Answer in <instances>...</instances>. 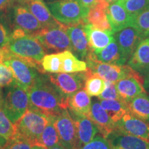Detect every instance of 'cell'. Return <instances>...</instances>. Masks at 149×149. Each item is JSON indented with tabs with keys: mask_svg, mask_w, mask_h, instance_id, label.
<instances>
[{
	"mask_svg": "<svg viewBox=\"0 0 149 149\" xmlns=\"http://www.w3.org/2000/svg\"><path fill=\"white\" fill-rule=\"evenodd\" d=\"M29 108L48 116H55L68 107V97L64 96L44 77L37 78L27 91Z\"/></svg>",
	"mask_w": 149,
	"mask_h": 149,
	"instance_id": "6da1fadb",
	"label": "cell"
},
{
	"mask_svg": "<svg viewBox=\"0 0 149 149\" xmlns=\"http://www.w3.org/2000/svg\"><path fill=\"white\" fill-rule=\"evenodd\" d=\"M49 120L48 115L29 108L15 123L16 133L27 139L33 146H38L40 136Z\"/></svg>",
	"mask_w": 149,
	"mask_h": 149,
	"instance_id": "7a4b0ae2",
	"label": "cell"
},
{
	"mask_svg": "<svg viewBox=\"0 0 149 149\" xmlns=\"http://www.w3.org/2000/svg\"><path fill=\"white\" fill-rule=\"evenodd\" d=\"M3 63L12 70L15 84L26 91L38 77L37 70L41 71L40 64L13 55L9 51Z\"/></svg>",
	"mask_w": 149,
	"mask_h": 149,
	"instance_id": "3957f363",
	"label": "cell"
},
{
	"mask_svg": "<svg viewBox=\"0 0 149 149\" xmlns=\"http://www.w3.org/2000/svg\"><path fill=\"white\" fill-rule=\"evenodd\" d=\"M87 68L91 73L100 76L106 81L116 83L117 81L139 73L128 65H117L102 62L97 59L95 54L90 50L85 59Z\"/></svg>",
	"mask_w": 149,
	"mask_h": 149,
	"instance_id": "277c9868",
	"label": "cell"
},
{
	"mask_svg": "<svg viewBox=\"0 0 149 149\" xmlns=\"http://www.w3.org/2000/svg\"><path fill=\"white\" fill-rule=\"evenodd\" d=\"M13 55L41 64L46 55V49L34 35L24 34L17 37H10L6 47Z\"/></svg>",
	"mask_w": 149,
	"mask_h": 149,
	"instance_id": "5b68a950",
	"label": "cell"
},
{
	"mask_svg": "<svg viewBox=\"0 0 149 149\" xmlns=\"http://www.w3.org/2000/svg\"><path fill=\"white\" fill-rule=\"evenodd\" d=\"M53 17L65 25L87 24L88 9L84 8L75 0H58L48 3Z\"/></svg>",
	"mask_w": 149,
	"mask_h": 149,
	"instance_id": "8992f818",
	"label": "cell"
},
{
	"mask_svg": "<svg viewBox=\"0 0 149 149\" xmlns=\"http://www.w3.org/2000/svg\"><path fill=\"white\" fill-rule=\"evenodd\" d=\"M67 25L59 22L55 26L44 27L33 35L41 42L46 50L62 52L72 51L69 37L66 33Z\"/></svg>",
	"mask_w": 149,
	"mask_h": 149,
	"instance_id": "52a82bcc",
	"label": "cell"
},
{
	"mask_svg": "<svg viewBox=\"0 0 149 149\" xmlns=\"http://www.w3.org/2000/svg\"><path fill=\"white\" fill-rule=\"evenodd\" d=\"M1 107L8 118L15 124L29 109L27 91L15 83L6 93Z\"/></svg>",
	"mask_w": 149,
	"mask_h": 149,
	"instance_id": "ba28073f",
	"label": "cell"
},
{
	"mask_svg": "<svg viewBox=\"0 0 149 149\" xmlns=\"http://www.w3.org/2000/svg\"><path fill=\"white\" fill-rule=\"evenodd\" d=\"M91 73V70L81 72H55L50 73L48 78L52 84L64 96L69 97L73 93L77 92L84 86L87 77Z\"/></svg>",
	"mask_w": 149,
	"mask_h": 149,
	"instance_id": "9c48e42d",
	"label": "cell"
},
{
	"mask_svg": "<svg viewBox=\"0 0 149 149\" xmlns=\"http://www.w3.org/2000/svg\"><path fill=\"white\" fill-rule=\"evenodd\" d=\"M53 123L61 145L66 149L80 148L75 123L68 109L53 116Z\"/></svg>",
	"mask_w": 149,
	"mask_h": 149,
	"instance_id": "30bf717a",
	"label": "cell"
},
{
	"mask_svg": "<svg viewBox=\"0 0 149 149\" xmlns=\"http://www.w3.org/2000/svg\"><path fill=\"white\" fill-rule=\"evenodd\" d=\"M114 38L118 45L123 64L131 57L137 46L144 38L138 31L133 27H127L114 33Z\"/></svg>",
	"mask_w": 149,
	"mask_h": 149,
	"instance_id": "8fae6325",
	"label": "cell"
},
{
	"mask_svg": "<svg viewBox=\"0 0 149 149\" xmlns=\"http://www.w3.org/2000/svg\"><path fill=\"white\" fill-rule=\"evenodd\" d=\"M144 78L141 74L123 78L115 83L120 100L126 105L135 97L146 92L144 87Z\"/></svg>",
	"mask_w": 149,
	"mask_h": 149,
	"instance_id": "7c38bea8",
	"label": "cell"
},
{
	"mask_svg": "<svg viewBox=\"0 0 149 149\" xmlns=\"http://www.w3.org/2000/svg\"><path fill=\"white\" fill-rule=\"evenodd\" d=\"M115 129L149 142V122L133 116L129 112L115 124Z\"/></svg>",
	"mask_w": 149,
	"mask_h": 149,
	"instance_id": "4fadbf2b",
	"label": "cell"
},
{
	"mask_svg": "<svg viewBox=\"0 0 149 149\" xmlns=\"http://www.w3.org/2000/svg\"><path fill=\"white\" fill-rule=\"evenodd\" d=\"M88 117L95 124L100 135L105 138H107L115 129V124L98 100H93L91 104Z\"/></svg>",
	"mask_w": 149,
	"mask_h": 149,
	"instance_id": "5bb4252c",
	"label": "cell"
},
{
	"mask_svg": "<svg viewBox=\"0 0 149 149\" xmlns=\"http://www.w3.org/2000/svg\"><path fill=\"white\" fill-rule=\"evenodd\" d=\"M84 24H77L67 25L66 33L71 43L72 51L79 58L85 60L91 48H89L86 35L84 30Z\"/></svg>",
	"mask_w": 149,
	"mask_h": 149,
	"instance_id": "9a60e30c",
	"label": "cell"
},
{
	"mask_svg": "<svg viewBox=\"0 0 149 149\" xmlns=\"http://www.w3.org/2000/svg\"><path fill=\"white\" fill-rule=\"evenodd\" d=\"M109 5L110 3L106 0H97L95 5L89 9L86 17L87 24H91L93 27L100 31L113 33L107 16Z\"/></svg>",
	"mask_w": 149,
	"mask_h": 149,
	"instance_id": "2e32d148",
	"label": "cell"
},
{
	"mask_svg": "<svg viewBox=\"0 0 149 149\" xmlns=\"http://www.w3.org/2000/svg\"><path fill=\"white\" fill-rule=\"evenodd\" d=\"M112 149H149V142L115 129L107 138Z\"/></svg>",
	"mask_w": 149,
	"mask_h": 149,
	"instance_id": "e0dca14e",
	"label": "cell"
},
{
	"mask_svg": "<svg viewBox=\"0 0 149 149\" xmlns=\"http://www.w3.org/2000/svg\"><path fill=\"white\" fill-rule=\"evenodd\" d=\"M13 18L16 29L23 30L27 34L33 35L43 28L36 17L26 7L23 6H19L15 8Z\"/></svg>",
	"mask_w": 149,
	"mask_h": 149,
	"instance_id": "ac0fdd59",
	"label": "cell"
},
{
	"mask_svg": "<svg viewBox=\"0 0 149 149\" xmlns=\"http://www.w3.org/2000/svg\"><path fill=\"white\" fill-rule=\"evenodd\" d=\"M128 65L144 77L149 72V36L144 37L137 46Z\"/></svg>",
	"mask_w": 149,
	"mask_h": 149,
	"instance_id": "d6986e66",
	"label": "cell"
},
{
	"mask_svg": "<svg viewBox=\"0 0 149 149\" xmlns=\"http://www.w3.org/2000/svg\"><path fill=\"white\" fill-rule=\"evenodd\" d=\"M84 30L86 35L89 48L95 53L102 51L115 40L113 32L100 31L93 27L91 24H85Z\"/></svg>",
	"mask_w": 149,
	"mask_h": 149,
	"instance_id": "ffe728a7",
	"label": "cell"
},
{
	"mask_svg": "<svg viewBox=\"0 0 149 149\" xmlns=\"http://www.w3.org/2000/svg\"><path fill=\"white\" fill-rule=\"evenodd\" d=\"M107 16L113 33L130 27L133 16L118 1L111 3L107 10Z\"/></svg>",
	"mask_w": 149,
	"mask_h": 149,
	"instance_id": "44dd1931",
	"label": "cell"
},
{
	"mask_svg": "<svg viewBox=\"0 0 149 149\" xmlns=\"http://www.w3.org/2000/svg\"><path fill=\"white\" fill-rule=\"evenodd\" d=\"M75 123L79 147L88 144L95 137L99 130L95 124L88 117L70 113Z\"/></svg>",
	"mask_w": 149,
	"mask_h": 149,
	"instance_id": "7402d4cb",
	"label": "cell"
},
{
	"mask_svg": "<svg viewBox=\"0 0 149 149\" xmlns=\"http://www.w3.org/2000/svg\"><path fill=\"white\" fill-rule=\"evenodd\" d=\"M26 7L40 22L43 28L55 26L59 23L53 17L51 10L43 0H26Z\"/></svg>",
	"mask_w": 149,
	"mask_h": 149,
	"instance_id": "603a6c76",
	"label": "cell"
},
{
	"mask_svg": "<svg viewBox=\"0 0 149 149\" xmlns=\"http://www.w3.org/2000/svg\"><path fill=\"white\" fill-rule=\"evenodd\" d=\"M91 102L90 96L84 89L77 91L68 97V109L70 113L88 117L91 111Z\"/></svg>",
	"mask_w": 149,
	"mask_h": 149,
	"instance_id": "cb8c5ba5",
	"label": "cell"
},
{
	"mask_svg": "<svg viewBox=\"0 0 149 149\" xmlns=\"http://www.w3.org/2000/svg\"><path fill=\"white\" fill-rule=\"evenodd\" d=\"M130 114L140 120L149 122V94L144 92L139 94L127 104Z\"/></svg>",
	"mask_w": 149,
	"mask_h": 149,
	"instance_id": "d4e9b609",
	"label": "cell"
},
{
	"mask_svg": "<svg viewBox=\"0 0 149 149\" xmlns=\"http://www.w3.org/2000/svg\"><path fill=\"white\" fill-rule=\"evenodd\" d=\"M61 57L60 72L71 73V72L85 71L87 70L86 63L84 61L78 59L70 51L61 52Z\"/></svg>",
	"mask_w": 149,
	"mask_h": 149,
	"instance_id": "484cf974",
	"label": "cell"
},
{
	"mask_svg": "<svg viewBox=\"0 0 149 149\" xmlns=\"http://www.w3.org/2000/svg\"><path fill=\"white\" fill-rule=\"evenodd\" d=\"M100 102L115 124L122 120V117L129 112L127 105L121 100H102Z\"/></svg>",
	"mask_w": 149,
	"mask_h": 149,
	"instance_id": "4316f807",
	"label": "cell"
},
{
	"mask_svg": "<svg viewBox=\"0 0 149 149\" xmlns=\"http://www.w3.org/2000/svg\"><path fill=\"white\" fill-rule=\"evenodd\" d=\"M97 59L102 62L117 65H124L119 51L118 45L114 40L102 51L95 53Z\"/></svg>",
	"mask_w": 149,
	"mask_h": 149,
	"instance_id": "83f0119b",
	"label": "cell"
},
{
	"mask_svg": "<svg viewBox=\"0 0 149 149\" xmlns=\"http://www.w3.org/2000/svg\"><path fill=\"white\" fill-rule=\"evenodd\" d=\"M50 120L43 130L39 140L38 146L50 149L55 145L60 144L58 134L53 123V116H49Z\"/></svg>",
	"mask_w": 149,
	"mask_h": 149,
	"instance_id": "f1b7e54d",
	"label": "cell"
},
{
	"mask_svg": "<svg viewBox=\"0 0 149 149\" xmlns=\"http://www.w3.org/2000/svg\"><path fill=\"white\" fill-rule=\"evenodd\" d=\"M107 87V82L100 76L91 73L84 84V90L90 97L100 96Z\"/></svg>",
	"mask_w": 149,
	"mask_h": 149,
	"instance_id": "f546056e",
	"label": "cell"
},
{
	"mask_svg": "<svg viewBox=\"0 0 149 149\" xmlns=\"http://www.w3.org/2000/svg\"><path fill=\"white\" fill-rule=\"evenodd\" d=\"M132 17L130 27L138 31L144 37L149 35V8L138 14L134 15Z\"/></svg>",
	"mask_w": 149,
	"mask_h": 149,
	"instance_id": "4dcf8cb0",
	"label": "cell"
},
{
	"mask_svg": "<svg viewBox=\"0 0 149 149\" xmlns=\"http://www.w3.org/2000/svg\"><path fill=\"white\" fill-rule=\"evenodd\" d=\"M16 133L15 124L8 118L0 104V136L8 140L14 137Z\"/></svg>",
	"mask_w": 149,
	"mask_h": 149,
	"instance_id": "1f68e13d",
	"label": "cell"
},
{
	"mask_svg": "<svg viewBox=\"0 0 149 149\" xmlns=\"http://www.w3.org/2000/svg\"><path fill=\"white\" fill-rule=\"evenodd\" d=\"M61 64V52L46 55L41 61V65H42L43 70L49 73L60 72Z\"/></svg>",
	"mask_w": 149,
	"mask_h": 149,
	"instance_id": "d6a6232c",
	"label": "cell"
},
{
	"mask_svg": "<svg viewBox=\"0 0 149 149\" xmlns=\"http://www.w3.org/2000/svg\"><path fill=\"white\" fill-rule=\"evenodd\" d=\"M131 15L138 14L149 8V0H126L117 1Z\"/></svg>",
	"mask_w": 149,
	"mask_h": 149,
	"instance_id": "836d02e7",
	"label": "cell"
},
{
	"mask_svg": "<svg viewBox=\"0 0 149 149\" xmlns=\"http://www.w3.org/2000/svg\"><path fill=\"white\" fill-rule=\"evenodd\" d=\"M33 146L27 139L15 134L14 137L7 140L3 149H33Z\"/></svg>",
	"mask_w": 149,
	"mask_h": 149,
	"instance_id": "e575fe53",
	"label": "cell"
},
{
	"mask_svg": "<svg viewBox=\"0 0 149 149\" xmlns=\"http://www.w3.org/2000/svg\"><path fill=\"white\" fill-rule=\"evenodd\" d=\"M15 83L12 70L3 63H0V88L10 87Z\"/></svg>",
	"mask_w": 149,
	"mask_h": 149,
	"instance_id": "d590c367",
	"label": "cell"
},
{
	"mask_svg": "<svg viewBox=\"0 0 149 149\" xmlns=\"http://www.w3.org/2000/svg\"><path fill=\"white\" fill-rule=\"evenodd\" d=\"M107 87L101 95L99 96V100H119L120 96L117 93L116 85L115 82L106 81Z\"/></svg>",
	"mask_w": 149,
	"mask_h": 149,
	"instance_id": "8d00e7d4",
	"label": "cell"
},
{
	"mask_svg": "<svg viewBox=\"0 0 149 149\" xmlns=\"http://www.w3.org/2000/svg\"><path fill=\"white\" fill-rule=\"evenodd\" d=\"M10 36L3 24L0 23V48L6 47L10 40Z\"/></svg>",
	"mask_w": 149,
	"mask_h": 149,
	"instance_id": "74e56055",
	"label": "cell"
},
{
	"mask_svg": "<svg viewBox=\"0 0 149 149\" xmlns=\"http://www.w3.org/2000/svg\"><path fill=\"white\" fill-rule=\"evenodd\" d=\"M75 1H77L84 8L89 10L95 5L97 0H75Z\"/></svg>",
	"mask_w": 149,
	"mask_h": 149,
	"instance_id": "f35d334b",
	"label": "cell"
},
{
	"mask_svg": "<svg viewBox=\"0 0 149 149\" xmlns=\"http://www.w3.org/2000/svg\"><path fill=\"white\" fill-rule=\"evenodd\" d=\"M13 0H0V10H5L12 5Z\"/></svg>",
	"mask_w": 149,
	"mask_h": 149,
	"instance_id": "ab89813d",
	"label": "cell"
},
{
	"mask_svg": "<svg viewBox=\"0 0 149 149\" xmlns=\"http://www.w3.org/2000/svg\"><path fill=\"white\" fill-rule=\"evenodd\" d=\"M8 51L6 48H0V63H3L6 58Z\"/></svg>",
	"mask_w": 149,
	"mask_h": 149,
	"instance_id": "60d3db41",
	"label": "cell"
},
{
	"mask_svg": "<svg viewBox=\"0 0 149 149\" xmlns=\"http://www.w3.org/2000/svg\"><path fill=\"white\" fill-rule=\"evenodd\" d=\"M144 89L145 91H146V92L148 93L149 94V72L144 76Z\"/></svg>",
	"mask_w": 149,
	"mask_h": 149,
	"instance_id": "b9f144b4",
	"label": "cell"
},
{
	"mask_svg": "<svg viewBox=\"0 0 149 149\" xmlns=\"http://www.w3.org/2000/svg\"><path fill=\"white\" fill-rule=\"evenodd\" d=\"M6 141V139L3 138L1 136H0V149H3V147H4Z\"/></svg>",
	"mask_w": 149,
	"mask_h": 149,
	"instance_id": "7bdbcfd3",
	"label": "cell"
},
{
	"mask_svg": "<svg viewBox=\"0 0 149 149\" xmlns=\"http://www.w3.org/2000/svg\"><path fill=\"white\" fill-rule=\"evenodd\" d=\"M50 149H66V148H65L64 147L62 146V145H61L60 144H59L55 145V146H54L53 147H52V148H51Z\"/></svg>",
	"mask_w": 149,
	"mask_h": 149,
	"instance_id": "ee69618b",
	"label": "cell"
},
{
	"mask_svg": "<svg viewBox=\"0 0 149 149\" xmlns=\"http://www.w3.org/2000/svg\"><path fill=\"white\" fill-rule=\"evenodd\" d=\"M106 1H108L109 3H113L116 2V1H118V0H106Z\"/></svg>",
	"mask_w": 149,
	"mask_h": 149,
	"instance_id": "f6af8a7d",
	"label": "cell"
},
{
	"mask_svg": "<svg viewBox=\"0 0 149 149\" xmlns=\"http://www.w3.org/2000/svg\"><path fill=\"white\" fill-rule=\"evenodd\" d=\"M33 149H46L44 148H43L42 146H33Z\"/></svg>",
	"mask_w": 149,
	"mask_h": 149,
	"instance_id": "bcb514c9",
	"label": "cell"
},
{
	"mask_svg": "<svg viewBox=\"0 0 149 149\" xmlns=\"http://www.w3.org/2000/svg\"><path fill=\"white\" fill-rule=\"evenodd\" d=\"M118 1H126V0H118Z\"/></svg>",
	"mask_w": 149,
	"mask_h": 149,
	"instance_id": "7dc6e473",
	"label": "cell"
},
{
	"mask_svg": "<svg viewBox=\"0 0 149 149\" xmlns=\"http://www.w3.org/2000/svg\"><path fill=\"white\" fill-rule=\"evenodd\" d=\"M0 104H1V101H0Z\"/></svg>",
	"mask_w": 149,
	"mask_h": 149,
	"instance_id": "c3c4849f",
	"label": "cell"
},
{
	"mask_svg": "<svg viewBox=\"0 0 149 149\" xmlns=\"http://www.w3.org/2000/svg\"><path fill=\"white\" fill-rule=\"evenodd\" d=\"M148 36H149V35H148ZM147 37H148V36H147Z\"/></svg>",
	"mask_w": 149,
	"mask_h": 149,
	"instance_id": "681fc988",
	"label": "cell"
}]
</instances>
